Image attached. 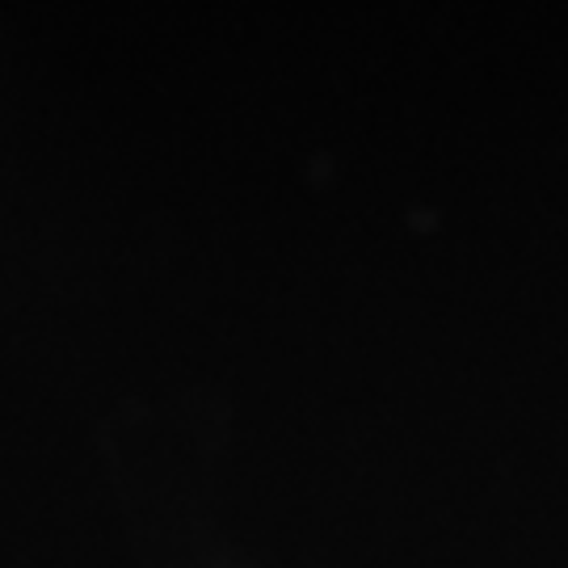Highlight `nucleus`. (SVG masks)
I'll return each mask as SVG.
<instances>
[]
</instances>
